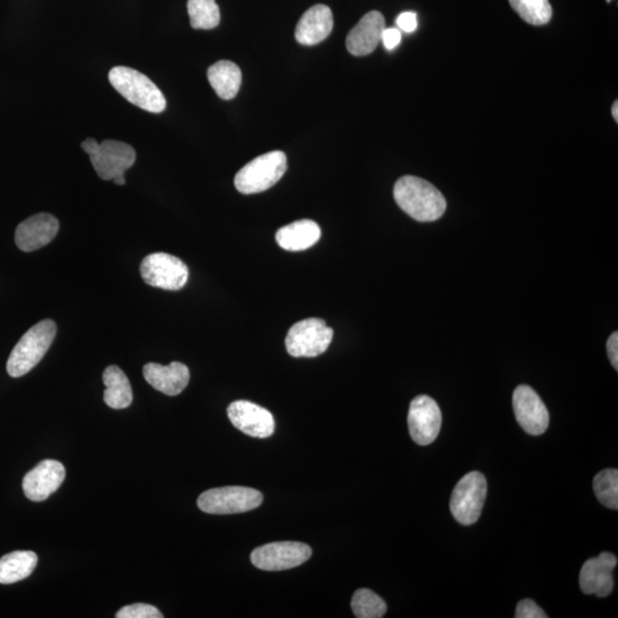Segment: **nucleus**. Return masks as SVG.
Returning a JSON list of instances; mask_svg holds the SVG:
<instances>
[{
	"label": "nucleus",
	"mask_w": 618,
	"mask_h": 618,
	"mask_svg": "<svg viewBox=\"0 0 618 618\" xmlns=\"http://www.w3.org/2000/svg\"><path fill=\"white\" fill-rule=\"evenodd\" d=\"M393 194L401 210L417 221H435L446 212L447 202L441 191L421 177H400Z\"/></svg>",
	"instance_id": "obj_1"
},
{
	"label": "nucleus",
	"mask_w": 618,
	"mask_h": 618,
	"mask_svg": "<svg viewBox=\"0 0 618 618\" xmlns=\"http://www.w3.org/2000/svg\"><path fill=\"white\" fill-rule=\"evenodd\" d=\"M56 335V324L52 319L35 324L21 337L7 361V372L13 378L26 375L42 361Z\"/></svg>",
	"instance_id": "obj_2"
},
{
	"label": "nucleus",
	"mask_w": 618,
	"mask_h": 618,
	"mask_svg": "<svg viewBox=\"0 0 618 618\" xmlns=\"http://www.w3.org/2000/svg\"><path fill=\"white\" fill-rule=\"evenodd\" d=\"M109 82L119 95L141 109L159 114L167 108V100L161 90L136 69L115 66L110 70Z\"/></svg>",
	"instance_id": "obj_3"
},
{
	"label": "nucleus",
	"mask_w": 618,
	"mask_h": 618,
	"mask_svg": "<svg viewBox=\"0 0 618 618\" xmlns=\"http://www.w3.org/2000/svg\"><path fill=\"white\" fill-rule=\"evenodd\" d=\"M287 168V155L279 150L269 151L241 168L235 176L234 184L242 194L262 193L277 185Z\"/></svg>",
	"instance_id": "obj_4"
},
{
	"label": "nucleus",
	"mask_w": 618,
	"mask_h": 618,
	"mask_svg": "<svg viewBox=\"0 0 618 618\" xmlns=\"http://www.w3.org/2000/svg\"><path fill=\"white\" fill-rule=\"evenodd\" d=\"M82 148L90 157L92 166L102 180L124 176L136 163V150L126 142L106 140L99 144L88 137L82 142Z\"/></svg>",
	"instance_id": "obj_5"
},
{
	"label": "nucleus",
	"mask_w": 618,
	"mask_h": 618,
	"mask_svg": "<svg viewBox=\"0 0 618 618\" xmlns=\"http://www.w3.org/2000/svg\"><path fill=\"white\" fill-rule=\"evenodd\" d=\"M264 496L248 487H222L203 492L198 501V508L208 514H235L259 508Z\"/></svg>",
	"instance_id": "obj_6"
},
{
	"label": "nucleus",
	"mask_w": 618,
	"mask_h": 618,
	"mask_svg": "<svg viewBox=\"0 0 618 618\" xmlns=\"http://www.w3.org/2000/svg\"><path fill=\"white\" fill-rule=\"evenodd\" d=\"M333 330L321 319H306L290 328L286 338L288 353L293 358H317L330 346Z\"/></svg>",
	"instance_id": "obj_7"
},
{
	"label": "nucleus",
	"mask_w": 618,
	"mask_h": 618,
	"mask_svg": "<svg viewBox=\"0 0 618 618\" xmlns=\"http://www.w3.org/2000/svg\"><path fill=\"white\" fill-rule=\"evenodd\" d=\"M487 497V480L480 472L462 477L453 489L451 510L458 522L470 526L478 522Z\"/></svg>",
	"instance_id": "obj_8"
},
{
	"label": "nucleus",
	"mask_w": 618,
	"mask_h": 618,
	"mask_svg": "<svg viewBox=\"0 0 618 618\" xmlns=\"http://www.w3.org/2000/svg\"><path fill=\"white\" fill-rule=\"evenodd\" d=\"M141 278L150 287L177 291L188 282L189 269L184 261L168 253L147 256L140 266Z\"/></svg>",
	"instance_id": "obj_9"
},
{
	"label": "nucleus",
	"mask_w": 618,
	"mask_h": 618,
	"mask_svg": "<svg viewBox=\"0 0 618 618\" xmlns=\"http://www.w3.org/2000/svg\"><path fill=\"white\" fill-rule=\"evenodd\" d=\"M312 557V549L299 542H277L251 553L253 566L261 571L279 572L300 566Z\"/></svg>",
	"instance_id": "obj_10"
},
{
	"label": "nucleus",
	"mask_w": 618,
	"mask_h": 618,
	"mask_svg": "<svg viewBox=\"0 0 618 618\" xmlns=\"http://www.w3.org/2000/svg\"><path fill=\"white\" fill-rule=\"evenodd\" d=\"M409 433L420 446H429L438 438L442 425L441 410L428 395L412 400L408 415Z\"/></svg>",
	"instance_id": "obj_11"
},
{
	"label": "nucleus",
	"mask_w": 618,
	"mask_h": 618,
	"mask_svg": "<svg viewBox=\"0 0 618 618\" xmlns=\"http://www.w3.org/2000/svg\"><path fill=\"white\" fill-rule=\"evenodd\" d=\"M513 410L519 425L528 434L541 435L548 430L550 424L548 408L529 386L520 385L515 389Z\"/></svg>",
	"instance_id": "obj_12"
},
{
	"label": "nucleus",
	"mask_w": 618,
	"mask_h": 618,
	"mask_svg": "<svg viewBox=\"0 0 618 618\" xmlns=\"http://www.w3.org/2000/svg\"><path fill=\"white\" fill-rule=\"evenodd\" d=\"M231 424L248 437L266 439L272 437L275 420L272 412L250 401H235L228 407Z\"/></svg>",
	"instance_id": "obj_13"
},
{
	"label": "nucleus",
	"mask_w": 618,
	"mask_h": 618,
	"mask_svg": "<svg viewBox=\"0 0 618 618\" xmlns=\"http://www.w3.org/2000/svg\"><path fill=\"white\" fill-rule=\"evenodd\" d=\"M65 478L64 465L60 461L47 460L39 462L25 474L22 488L30 501H44L60 488Z\"/></svg>",
	"instance_id": "obj_14"
},
{
	"label": "nucleus",
	"mask_w": 618,
	"mask_h": 618,
	"mask_svg": "<svg viewBox=\"0 0 618 618\" xmlns=\"http://www.w3.org/2000/svg\"><path fill=\"white\" fill-rule=\"evenodd\" d=\"M616 566L617 558L613 553L603 552L597 558L589 559L580 573V586L583 593L608 597L613 593V572Z\"/></svg>",
	"instance_id": "obj_15"
},
{
	"label": "nucleus",
	"mask_w": 618,
	"mask_h": 618,
	"mask_svg": "<svg viewBox=\"0 0 618 618\" xmlns=\"http://www.w3.org/2000/svg\"><path fill=\"white\" fill-rule=\"evenodd\" d=\"M59 231V221L48 213H38L21 222L15 230V243L21 251L33 252L47 246Z\"/></svg>",
	"instance_id": "obj_16"
},
{
	"label": "nucleus",
	"mask_w": 618,
	"mask_h": 618,
	"mask_svg": "<svg viewBox=\"0 0 618 618\" xmlns=\"http://www.w3.org/2000/svg\"><path fill=\"white\" fill-rule=\"evenodd\" d=\"M385 28V17L380 12L367 13L347 35V50L355 56L371 55L380 46Z\"/></svg>",
	"instance_id": "obj_17"
},
{
	"label": "nucleus",
	"mask_w": 618,
	"mask_h": 618,
	"mask_svg": "<svg viewBox=\"0 0 618 618\" xmlns=\"http://www.w3.org/2000/svg\"><path fill=\"white\" fill-rule=\"evenodd\" d=\"M145 380L155 390L170 397H176L187 388L190 380L188 367L184 363L172 362L168 366L148 363L144 368Z\"/></svg>",
	"instance_id": "obj_18"
},
{
	"label": "nucleus",
	"mask_w": 618,
	"mask_h": 618,
	"mask_svg": "<svg viewBox=\"0 0 618 618\" xmlns=\"http://www.w3.org/2000/svg\"><path fill=\"white\" fill-rule=\"evenodd\" d=\"M333 29V15L330 7L315 5L306 11L298 22L296 39L301 46H317L330 35Z\"/></svg>",
	"instance_id": "obj_19"
},
{
	"label": "nucleus",
	"mask_w": 618,
	"mask_h": 618,
	"mask_svg": "<svg viewBox=\"0 0 618 618\" xmlns=\"http://www.w3.org/2000/svg\"><path fill=\"white\" fill-rule=\"evenodd\" d=\"M321 238V228L313 220H299L282 227L277 233V242L283 250L298 252L312 248Z\"/></svg>",
	"instance_id": "obj_20"
},
{
	"label": "nucleus",
	"mask_w": 618,
	"mask_h": 618,
	"mask_svg": "<svg viewBox=\"0 0 618 618\" xmlns=\"http://www.w3.org/2000/svg\"><path fill=\"white\" fill-rule=\"evenodd\" d=\"M208 78L218 96L224 100L234 99L242 84V71L234 62L218 61L208 70Z\"/></svg>",
	"instance_id": "obj_21"
},
{
	"label": "nucleus",
	"mask_w": 618,
	"mask_h": 618,
	"mask_svg": "<svg viewBox=\"0 0 618 618\" xmlns=\"http://www.w3.org/2000/svg\"><path fill=\"white\" fill-rule=\"evenodd\" d=\"M38 557L33 551H15L0 558V584H13L25 580L37 566Z\"/></svg>",
	"instance_id": "obj_22"
},
{
	"label": "nucleus",
	"mask_w": 618,
	"mask_h": 618,
	"mask_svg": "<svg viewBox=\"0 0 618 618\" xmlns=\"http://www.w3.org/2000/svg\"><path fill=\"white\" fill-rule=\"evenodd\" d=\"M106 390L104 400L106 406L113 409H126L131 406L133 393L130 380L121 369L110 366L104 372Z\"/></svg>",
	"instance_id": "obj_23"
},
{
	"label": "nucleus",
	"mask_w": 618,
	"mask_h": 618,
	"mask_svg": "<svg viewBox=\"0 0 618 618\" xmlns=\"http://www.w3.org/2000/svg\"><path fill=\"white\" fill-rule=\"evenodd\" d=\"M187 8L194 29L211 30L220 24V10L216 0H188Z\"/></svg>",
	"instance_id": "obj_24"
},
{
	"label": "nucleus",
	"mask_w": 618,
	"mask_h": 618,
	"mask_svg": "<svg viewBox=\"0 0 618 618\" xmlns=\"http://www.w3.org/2000/svg\"><path fill=\"white\" fill-rule=\"evenodd\" d=\"M511 7L523 21L532 25H544L552 19L549 0H509Z\"/></svg>",
	"instance_id": "obj_25"
},
{
	"label": "nucleus",
	"mask_w": 618,
	"mask_h": 618,
	"mask_svg": "<svg viewBox=\"0 0 618 618\" xmlns=\"http://www.w3.org/2000/svg\"><path fill=\"white\" fill-rule=\"evenodd\" d=\"M593 491L600 503L611 510L618 509V471L607 469L595 475Z\"/></svg>",
	"instance_id": "obj_26"
},
{
	"label": "nucleus",
	"mask_w": 618,
	"mask_h": 618,
	"mask_svg": "<svg viewBox=\"0 0 618 618\" xmlns=\"http://www.w3.org/2000/svg\"><path fill=\"white\" fill-rule=\"evenodd\" d=\"M352 609L358 618H380L388 611V604L371 590L360 589L353 595Z\"/></svg>",
	"instance_id": "obj_27"
},
{
	"label": "nucleus",
	"mask_w": 618,
	"mask_h": 618,
	"mask_svg": "<svg viewBox=\"0 0 618 618\" xmlns=\"http://www.w3.org/2000/svg\"><path fill=\"white\" fill-rule=\"evenodd\" d=\"M117 618H163V613L151 604L136 603L123 607L116 613Z\"/></svg>",
	"instance_id": "obj_28"
},
{
	"label": "nucleus",
	"mask_w": 618,
	"mask_h": 618,
	"mask_svg": "<svg viewBox=\"0 0 618 618\" xmlns=\"http://www.w3.org/2000/svg\"><path fill=\"white\" fill-rule=\"evenodd\" d=\"M515 617L517 618H546L548 615L544 613L535 602L531 599H524L520 602L515 611Z\"/></svg>",
	"instance_id": "obj_29"
},
{
	"label": "nucleus",
	"mask_w": 618,
	"mask_h": 618,
	"mask_svg": "<svg viewBox=\"0 0 618 618\" xmlns=\"http://www.w3.org/2000/svg\"><path fill=\"white\" fill-rule=\"evenodd\" d=\"M397 25L399 30L410 34L417 29L418 21L415 12H404L398 16Z\"/></svg>",
	"instance_id": "obj_30"
},
{
	"label": "nucleus",
	"mask_w": 618,
	"mask_h": 618,
	"mask_svg": "<svg viewBox=\"0 0 618 618\" xmlns=\"http://www.w3.org/2000/svg\"><path fill=\"white\" fill-rule=\"evenodd\" d=\"M401 30L397 28H385L381 35V42L384 44L386 50L389 51H393L401 43Z\"/></svg>",
	"instance_id": "obj_31"
},
{
	"label": "nucleus",
	"mask_w": 618,
	"mask_h": 618,
	"mask_svg": "<svg viewBox=\"0 0 618 618\" xmlns=\"http://www.w3.org/2000/svg\"><path fill=\"white\" fill-rule=\"evenodd\" d=\"M607 352L612 366L618 370V333L613 332L607 341Z\"/></svg>",
	"instance_id": "obj_32"
},
{
	"label": "nucleus",
	"mask_w": 618,
	"mask_h": 618,
	"mask_svg": "<svg viewBox=\"0 0 618 618\" xmlns=\"http://www.w3.org/2000/svg\"><path fill=\"white\" fill-rule=\"evenodd\" d=\"M612 114H613V119H615V121L618 122V102L617 101H615V104L613 105Z\"/></svg>",
	"instance_id": "obj_33"
},
{
	"label": "nucleus",
	"mask_w": 618,
	"mask_h": 618,
	"mask_svg": "<svg viewBox=\"0 0 618 618\" xmlns=\"http://www.w3.org/2000/svg\"><path fill=\"white\" fill-rule=\"evenodd\" d=\"M113 181L115 182L116 185H118V186H124V185H126V182H127L126 177H124V176L115 177V179Z\"/></svg>",
	"instance_id": "obj_34"
},
{
	"label": "nucleus",
	"mask_w": 618,
	"mask_h": 618,
	"mask_svg": "<svg viewBox=\"0 0 618 618\" xmlns=\"http://www.w3.org/2000/svg\"><path fill=\"white\" fill-rule=\"evenodd\" d=\"M607 2H608V3H609V2H612V0H607Z\"/></svg>",
	"instance_id": "obj_35"
}]
</instances>
